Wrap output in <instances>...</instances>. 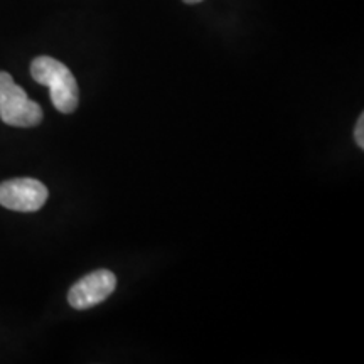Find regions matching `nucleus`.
Listing matches in <instances>:
<instances>
[{
	"mask_svg": "<svg viewBox=\"0 0 364 364\" xmlns=\"http://www.w3.org/2000/svg\"><path fill=\"white\" fill-rule=\"evenodd\" d=\"M34 81L44 85L51 93V102L61 113H73L78 108L80 91L70 68L49 56L36 58L31 65Z\"/></svg>",
	"mask_w": 364,
	"mask_h": 364,
	"instance_id": "obj_1",
	"label": "nucleus"
},
{
	"mask_svg": "<svg viewBox=\"0 0 364 364\" xmlns=\"http://www.w3.org/2000/svg\"><path fill=\"white\" fill-rule=\"evenodd\" d=\"M0 120L11 127H36L43 122V108L6 71H0Z\"/></svg>",
	"mask_w": 364,
	"mask_h": 364,
	"instance_id": "obj_2",
	"label": "nucleus"
},
{
	"mask_svg": "<svg viewBox=\"0 0 364 364\" xmlns=\"http://www.w3.org/2000/svg\"><path fill=\"white\" fill-rule=\"evenodd\" d=\"M48 188L38 179H11L0 184V204L11 211L34 213L48 201Z\"/></svg>",
	"mask_w": 364,
	"mask_h": 364,
	"instance_id": "obj_3",
	"label": "nucleus"
},
{
	"mask_svg": "<svg viewBox=\"0 0 364 364\" xmlns=\"http://www.w3.org/2000/svg\"><path fill=\"white\" fill-rule=\"evenodd\" d=\"M117 277L110 270H95L76 282L68 294V302L76 311H86L103 300H107L115 292Z\"/></svg>",
	"mask_w": 364,
	"mask_h": 364,
	"instance_id": "obj_4",
	"label": "nucleus"
},
{
	"mask_svg": "<svg viewBox=\"0 0 364 364\" xmlns=\"http://www.w3.org/2000/svg\"><path fill=\"white\" fill-rule=\"evenodd\" d=\"M354 139H356V144L359 149H364V117L361 115L358 120L356 130H354Z\"/></svg>",
	"mask_w": 364,
	"mask_h": 364,
	"instance_id": "obj_5",
	"label": "nucleus"
},
{
	"mask_svg": "<svg viewBox=\"0 0 364 364\" xmlns=\"http://www.w3.org/2000/svg\"><path fill=\"white\" fill-rule=\"evenodd\" d=\"M186 4H199V2H203V0H184Z\"/></svg>",
	"mask_w": 364,
	"mask_h": 364,
	"instance_id": "obj_6",
	"label": "nucleus"
}]
</instances>
